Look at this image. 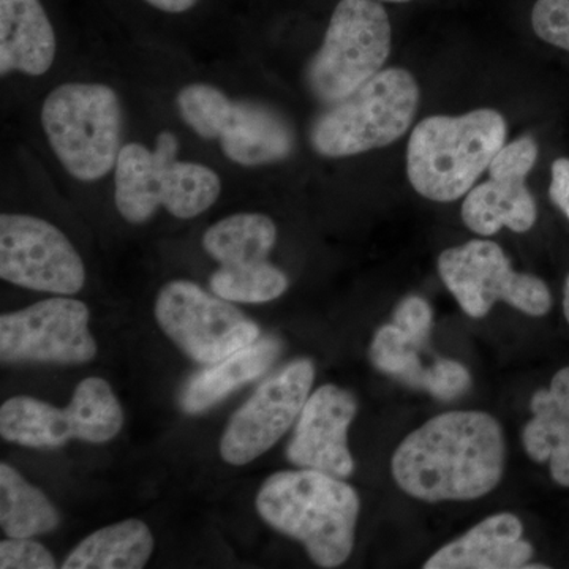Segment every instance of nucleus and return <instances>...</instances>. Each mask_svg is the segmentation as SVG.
<instances>
[{"label": "nucleus", "mask_w": 569, "mask_h": 569, "mask_svg": "<svg viewBox=\"0 0 569 569\" xmlns=\"http://www.w3.org/2000/svg\"><path fill=\"white\" fill-rule=\"evenodd\" d=\"M507 466L503 427L486 411H448L408 433L391 459L397 488L441 503L471 501L500 485Z\"/></svg>", "instance_id": "f257e3e1"}, {"label": "nucleus", "mask_w": 569, "mask_h": 569, "mask_svg": "<svg viewBox=\"0 0 569 569\" xmlns=\"http://www.w3.org/2000/svg\"><path fill=\"white\" fill-rule=\"evenodd\" d=\"M254 503L260 518L301 542L318 567L337 568L350 559L361 498L342 478L309 468L277 471Z\"/></svg>", "instance_id": "f03ea898"}, {"label": "nucleus", "mask_w": 569, "mask_h": 569, "mask_svg": "<svg viewBox=\"0 0 569 569\" xmlns=\"http://www.w3.org/2000/svg\"><path fill=\"white\" fill-rule=\"evenodd\" d=\"M508 127L490 108L462 116H430L415 127L407 148V174L421 197L451 203L470 192L505 146Z\"/></svg>", "instance_id": "7ed1b4c3"}, {"label": "nucleus", "mask_w": 569, "mask_h": 569, "mask_svg": "<svg viewBox=\"0 0 569 569\" xmlns=\"http://www.w3.org/2000/svg\"><path fill=\"white\" fill-rule=\"evenodd\" d=\"M179 140L163 130L156 148L140 142L122 146L114 167V201L129 223L140 224L164 208L176 219L200 216L222 192V181L211 167L178 159Z\"/></svg>", "instance_id": "20e7f679"}, {"label": "nucleus", "mask_w": 569, "mask_h": 569, "mask_svg": "<svg viewBox=\"0 0 569 569\" xmlns=\"http://www.w3.org/2000/svg\"><path fill=\"white\" fill-rule=\"evenodd\" d=\"M419 97L410 71L400 67L378 71L356 91L325 108L310 129V144L328 159L392 144L410 129Z\"/></svg>", "instance_id": "39448f33"}, {"label": "nucleus", "mask_w": 569, "mask_h": 569, "mask_svg": "<svg viewBox=\"0 0 569 569\" xmlns=\"http://www.w3.org/2000/svg\"><path fill=\"white\" fill-rule=\"evenodd\" d=\"M41 126L67 173L96 182L110 173L121 152L122 107L100 82H66L44 99Z\"/></svg>", "instance_id": "423d86ee"}, {"label": "nucleus", "mask_w": 569, "mask_h": 569, "mask_svg": "<svg viewBox=\"0 0 569 569\" xmlns=\"http://www.w3.org/2000/svg\"><path fill=\"white\" fill-rule=\"evenodd\" d=\"M179 116L203 140H219L231 162L263 167L295 151L293 127L282 112L252 100H231L206 82L186 86L176 97Z\"/></svg>", "instance_id": "0eeeda50"}, {"label": "nucleus", "mask_w": 569, "mask_h": 569, "mask_svg": "<svg viewBox=\"0 0 569 569\" xmlns=\"http://www.w3.org/2000/svg\"><path fill=\"white\" fill-rule=\"evenodd\" d=\"M392 26L380 0H337L323 43L310 59L306 82L329 104L376 77L391 52Z\"/></svg>", "instance_id": "6e6552de"}, {"label": "nucleus", "mask_w": 569, "mask_h": 569, "mask_svg": "<svg viewBox=\"0 0 569 569\" xmlns=\"http://www.w3.org/2000/svg\"><path fill=\"white\" fill-rule=\"evenodd\" d=\"M122 426L121 403L99 377L84 378L63 410L26 396L11 397L0 408V436L28 448H61L70 440L107 443Z\"/></svg>", "instance_id": "1a4fd4ad"}, {"label": "nucleus", "mask_w": 569, "mask_h": 569, "mask_svg": "<svg viewBox=\"0 0 569 569\" xmlns=\"http://www.w3.org/2000/svg\"><path fill=\"white\" fill-rule=\"evenodd\" d=\"M438 274L471 318H485L498 301L530 317H545L552 307L548 284L516 272L497 242L475 239L445 250L438 257Z\"/></svg>", "instance_id": "9d476101"}, {"label": "nucleus", "mask_w": 569, "mask_h": 569, "mask_svg": "<svg viewBox=\"0 0 569 569\" xmlns=\"http://www.w3.org/2000/svg\"><path fill=\"white\" fill-rule=\"evenodd\" d=\"M153 313L168 339L200 365H216L260 339L258 325L238 307L190 280L163 284Z\"/></svg>", "instance_id": "9b49d317"}, {"label": "nucleus", "mask_w": 569, "mask_h": 569, "mask_svg": "<svg viewBox=\"0 0 569 569\" xmlns=\"http://www.w3.org/2000/svg\"><path fill=\"white\" fill-rule=\"evenodd\" d=\"M89 307L78 299L51 298L0 317L3 362L78 366L97 356Z\"/></svg>", "instance_id": "f8f14e48"}, {"label": "nucleus", "mask_w": 569, "mask_h": 569, "mask_svg": "<svg viewBox=\"0 0 569 569\" xmlns=\"http://www.w3.org/2000/svg\"><path fill=\"white\" fill-rule=\"evenodd\" d=\"M0 277L29 290L71 296L84 287L86 268L67 236L48 220L2 213Z\"/></svg>", "instance_id": "ddd939ff"}, {"label": "nucleus", "mask_w": 569, "mask_h": 569, "mask_svg": "<svg viewBox=\"0 0 569 569\" xmlns=\"http://www.w3.org/2000/svg\"><path fill=\"white\" fill-rule=\"evenodd\" d=\"M316 381L310 359H295L268 378L239 408L220 438V456L230 466H247L274 447L296 425Z\"/></svg>", "instance_id": "4468645a"}, {"label": "nucleus", "mask_w": 569, "mask_h": 569, "mask_svg": "<svg viewBox=\"0 0 569 569\" xmlns=\"http://www.w3.org/2000/svg\"><path fill=\"white\" fill-rule=\"evenodd\" d=\"M358 413V400L347 389L323 385L307 399L287 447V458L298 468L323 471L346 479L355 471L348 429Z\"/></svg>", "instance_id": "2eb2a0df"}, {"label": "nucleus", "mask_w": 569, "mask_h": 569, "mask_svg": "<svg viewBox=\"0 0 569 569\" xmlns=\"http://www.w3.org/2000/svg\"><path fill=\"white\" fill-rule=\"evenodd\" d=\"M523 523L512 512H497L462 537L433 552L425 569H519L527 568L535 549L522 539Z\"/></svg>", "instance_id": "dca6fc26"}, {"label": "nucleus", "mask_w": 569, "mask_h": 569, "mask_svg": "<svg viewBox=\"0 0 569 569\" xmlns=\"http://www.w3.org/2000/svg\"><path fill=\"white\" fill-rule=\"evenodd\" d=\"M56 33L40 0H0V74L41 77L56 59Z\"/></svg>", "instance_id": "f3484780"}, {"label": "nucleus", "mask_w": 569, "mask_h": 569, "mask_svg": "<svg viewBox=\"0 0 569 569\" xmlns=\"http://www.w3.org/2000/svg\"><path fill=\"white\" fill-rule=\"evenodd\" d=\"M533 418L523 426L522 447L537 463H549L550 477L569 488V366L553 376L548 389L531 397Z\"/></svg>", "instance_id": "a211bd4d"}, {"label": "nucleus", "mask_w": 569, "mask_h": 569, "mask_svg": "<svg viewBox=\"0 0 569 569\" xmlns=\"http://www.w3.org/2000/svg\"><path fill=\"white\" fill-rule=\"evenodd\" d=\"M280 351L282 342L277 337H260L252 346L234 351L216 365H209L194 373L183 387L179 396L182 410L189 415H200L216 407L236 389L268 372Z\"/></svg>", "instance_id": "6ab92c4d"}, {"label": "nucleus", "mask_w": 569, "mask_h": 569, "mask_svg": "<svg viewBox=\"0 0 569 569\" xmlns=\"http://www.w3.org/2000/svg\"><path fill=\"white\" fill-rule=\"evenodd\" d=\"M522 176L489 173V181L478 183L466 194L462 213L468 230L492 236L501 228L527 233L538 219L537 203Z\"/></svg>", "instance_id": "aec40b11"}, {"label": "nucleus", "mask_w": 569, "mask_h": 569, "mask_svg": "<svg viewBox=\"0 0 569 569\" xmlns=\"http://www.w3.org/2000/svg\"><path fill=\"white\" fill-rule=\"evenodd\" d=\"M276 241L274 220L257 212L224 217L203 236L206 252L224 269H250L268 263Z\"/></svg>", "instance_id": "412c9836"}, {"label": "nucleus", "mask_w": 569, "mask_h": 569, "mask_svg": "<svg viewBox=\"0 0 569 569\" xmlns=\"http://www.w3.org/2000/svg\"><path fill=\"white\" fill-rule=\"evenodd\" d=\"M153 552L149 527L137 519L93 531L71 550L63 569H140Z\"/></svg>", "instance_id": "4be33fe9"}, {"label": "nucleus", "mask_w": 569, "mask_h": 569, "mask_svg": "<svg viewBox=\"0 0 569 569\" xmlns=\"http://www.w3.org/2000/svg\"><path fill=\"white\" fill-rule=\"evenodd\" d=\"M61 523L58 509L36 486L0 463V526L9 538H36L51 533Z\"/></svg>", "instance_id": "5701e85b"}, {"label": "nucleus", "mask_w": 569, "mask_h": 569, "mask_svg": "<svg viewBox=\"0 0 569 569\" xmlns=\"http://www.w3.org/2000/svg\"><path fill=\"white\" fill-rule=\"evenodd\" d=\"M213 295L231 302L261 305L274 301L290 287V280L282 269L271 261L250 269L219 268L209 279Z\"/></svg>", "instance_id": "b1692460"}, {"label": "nucleus", "mask_w": 569, "mask_h": 569, "mask_svg": "<svg viewBox=\"0 0 569 569\" xmlns=\"http://www.w3.org/2000/svg\"><path fill=\"white\" fill-rule=\"evenodd\" d=\"M419 348L395 323L380 326L370 342V362L378 372L396 378L407 387L421 389L426 367L419 358Z\"/></svg>", "instance_id": "393cba45"}, {"label": "nucleus", "mask_w": 569, "mask_h": 569, "mask_svg": "<svg viewBox=\"0 0 569 569\" xmlns=\"http://www.w3.org/2000/svg\"><path fill=\"white\" fill-rule=\"evenodd\" d=\"M529 21L539 40L569 52V0H533Z\"/></svg>", "instance_id": "a878e982"}, {"label": "nucleus", "mask_w": 569, "mask_h": 569, "mask_svg": "<svg viewBox=\"0 0 569 569\" xmlns=\"http://www.w3.org/2000/svg\"><path fill=\"white\" fill-rule=\"evenodd\" d=\"M471 383H473V380H471L470 370L462 362L441 358L437 359L433 365L426 367L421 389L429 392L433 399L449 402V400L466 395L468 389L471 388Z\"/></svg>", "instance_id": "bb28decb"}, {"label": "nucleus", "mask_w": 569, "mask_h": 569, "mask_svg": "<svg viewBox=\"0 0 569 569\" xmlns=\"http://www.w3.org/2000/svg\"><path fill=\"white\" fill-rule=\"evenodd\" d=\"M392 323L399 326L422 350L429 340L430 331H432V307L421 296H407L397 305L395 313H392Z\"/></svg>", "instance_id": "cd10ccee"}, {"label": "nucleus", "mask_w": 569, "mask_h": 569, "mask_svg": "<svg viewBox=\"0 0 569 569\" xmlns=\"http://www.w3.org/2000/svg\"><path fill=\"white\" fill-rule=\"evenodd\" d=\"M54 557L50 550L32 538H9L0 542V568L2 569H54Z\"/></svg>", "instance_id": "c85d7f7f"}, {"label": "nucleus", "mask_w": 569, "mask_h": 569, "mask_svg": "<svg viewBox=\"0 0 569 569\" xmlns=\"http://www.w3.org/2000/svg\"><path fill=\"white\" fill-rule=\"evenodd\" d=\"M549 197L569 220V159L567 157H560L550 168Z\"/></svg>", "instance_id": "c756f323"}, {"label": "nucleus", "mask_w": 569, "mask_h": 569, "mask_svg": "<svg viewBox=\"0 0 569 569\" xmlns=\"http://www.w3.org/2000/svg\"><path fill=\"white\" fill-rule=\"evenodd\" d=\"M153 9L164 11V13H186L192 10L200 0H144Z\"/></svg>", "instance_id": "7c9ffc66"}, {"label": "nucleus", "mask_w": 569, "mask_h": 569, "mask_svg": "<svg viewBox=\"0 0 569 569\" xmlns=\"http://www.w3.org/2000/svg\"><path fill=\"white\" fill-rule=\"evenodd\" d=\"M563 313L569 325V276L567 277V282H565L563 288Z\"/></svg>", "instance_id": "2f4dec72"}, {"label": "nucleus", "mask_w": 569, "mask_h": 569, "mask_svg": "<svg viewBox=\"0 0 569 569\" xmlns=\"http://www.w3.org/2000/svg\"><path fill=\"white\" fill-rule=\"evenodd\" d=\"M381 3H391V6H406V3H413L417 2V0H380Z\"/></svg>", "instance_id": "473e14b6"}]
</instances>
